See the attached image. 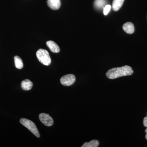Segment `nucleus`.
I'll list each match as a JSON object with an SVG mask.
<instances>
[{"label": "nucleus", "instance_id": "nucleus-1", "mask_svg": "<svg viewBox=\"0 0 147 147\" xmlns=\"http://www.w3.org/2000/svg\"><path fill=\"white\" fill-rule=\"evenodd\" d=\"M133 73L132 68L129 66L125 65L109 69L106 73V76L108 79H114L122 76H130Z\"/></svg>", "mask_w": 147, "mask_h": 147}, {"label": "nucleus", "instance_id": "nucleus-2", "mask_svg": "<svg viewBox=\"0 0 147 147\" xmlns=\"http://www.w3.org/2000/svg\"><path fill=\"white\" fill-rule=\"evenodd\" d=\"M36 55L39 61L44 65H49L51 63V58L47 50L40 49L37 51Z\"/></svg>", "mask_w": 147, "mask_h": 147}, {"label": "nucleus", "instance_id": "nucleus-3", "mask_svg": "<svg viewBox=\"0 0 147 147\" xmlns=\"http://www.w3.org/2000/svg\"><path fill=\"white\" fill-rule=\"evenodd\" d=\"M20 122L21 124L31 131L35 136L38 138L40 137L39 131L37 128L36 125L32 121L28 119L22 118L20 119Z\"/></svg>", "mask_w": 147, "mask_h": 147}, {"label": "nucleus", "instance_id": "nucleus-4", "mask_svg": "<svg viewBox=\"0 0 147 147\" xmlns=\"http://www.w3.org/2000/svg\"><path fill=\"white\" fill-rule=\"evenodd\" d=\"M76 81V78L74 75L72 74H67L62 76L60 79L62 85L65 86H69L74 84Z\"/></svg>", "mask_w": 147, "mask_h": 147}, {"label": "nucleus", "instance_id": "nucleus-5", "mask_svg": "<svg viewBox=\"0 0 147 147\" xmlns=\"http://www.w3.org/2000/svg\"><path fill=\"white\" fill-rule=\"evenodd\" d=\"M40 120L45 126H51L54 123V121L52 117L49 116V114L41 113L39 115Z\"/></svg>", "mask_w": 147, "mask_h": 147}, {"label": "nucleus", "instance_id": "nucleus-6", "mask_svg": "<svg viewBox=\"0 0 147 147\" xmlns=\"http://www.w3.org/2000/svg\"><path fill=\"white\" fill-rule=\"evenodd\" d=\"M47 5L53 10H57L60 7V0H47Z\"/></svg>", "mask_w": 147, "mask_h": 147}, {"label": "nucleus", "instance_id": "nucleus-7", "mask_svg": "<svg viewBox=\"0 0 147 147\" xmlns=\"http://www.w3.org/2000/svg\"><path fill=\"white\" fill-rule=\"evenodd\" d=\"M46 45L52 53H57L60 52L59 47L54 41L52 40L47 41L46 42Z\"/></svg>", "mask_w": 147, "mask_h": 147}, {"label": "nucleus", "instance_id": "nucleus-8", "mask_svg": "<svg viewBox=\"0 0 147 147\" xmlns=\"http://www.w3.org/2000/svg\"><path fill=\"white\" fill-rule=\"evenodd\" d=\"M123 29L125 32L129 34H133L134 32V25L130 22H127L124 24L123 26Z\"/></svg>", "mask_w": 147, "mask_h": 147}, {"label": "nucleus", "instance_id": "nucleus-9", "mask_svg": "<svg viewBox=\"0 0 147 147\" xmlns=\"http://www.w3.org/2000/svg\"><path fill=\"white\" fill-rule=\"evenodd\" d=\"M32 86V82L29 79H25L21 82V88L24 90H29L31 89Z\"/></svg>", "mask_w": 147, "mask_h": 147}, {"label": "nucleus", "instance_id": "nucleus-10", "mask_svg": "<svg viewBox=\"0 0 147 147\" xmlns=\"http://www.w3.org/2000/svg\"><path fill=\"white\" fill-rule=\"evenodd\" d=\"M124 0H113V9L115 11H117L121 7Z\"/></svg>", "mask_w": 147, "mask_h": 147}, {"label": "nucleus", "instance_id": "nucleus-11", "mask_svg": "<svg viewBox=\"0 0 147 147\" xmlns=\"http://www.w3.org/2000/svg\"><path fill=\"white\" fill-rule=\"evenodd\" d=\"M15 65L16 68L18 69H21L24 67L23 61L21 58L18 56H16L14 57Z\"/></svg>", "mask_w": 147, "mask_h": 147}, {"label": "nucleus", "instance_id": "nucleus-12", "mask_svg": "<svg viewBox=\"0 0 147 147\" xmlns=\"http://www.w3.org/2000/svg\"><path fill=\"white\" fill-rule=\"evenodd\" d=\"M99 143L97 140H93L89 142H86L82 147H97L99 146Z\"/></svg>", "mask_w": 147, "mask_h": 147}, {"label": "nucleus", "instance_id": "nucleus-13", "mask_svg": "<svg viewBox=\"0 0 147 147\" xmlns=\"http://www.w3.org/2000/svg\"><path fill=\"white\" fill-rule=\"evenodd\" d=\"M105 0H95L94 1V6L96 8H101L105 6Z\"/></svg>", "mask_w": 147, "mask_h": 147}, {"label": "nucleus", "instance_id": "nucleus-14", "mask_svg": "<svg viewBox=\"0 0 147 147\" xmlns=\"http://www.w3.org/2000/svg\"><path fill=\"white\" fill-rule=\"evenodd\" d=\"M111 6L110 5H107L103 8V13L105 15H107L111 9Z\"/></svg>", "mask_w": 147, "mask_h": 147}, {"label": "nucleus", "instance_id": "nucleus-15", "mask_svg": "<svg viewBox=\"0 0 147 147\" xmlns=\"http://www.w3.org/2000/svg\"><path fill=\"white\" fill-rule=\"evenodd\" d=\"M143 123H144V126L146 127H147V117H145L144 118Z\"/></svg>", "mask_w": 147, "mask_h": 147}, {"label": "nucleus", "instance_id": "nucleus-16", "mask_svg": "<svg viewBox=\"0 0 147 147\" xmlns=\"http://www.w3.org/2000/svg\"><path fill=\"white\" fill-rule=\"evenodd\" d=\"M145 132H146V140H147V128L146 129V130H145Z\"/></svg>", "mask_w": 147, "mask_h": 147}]
</instances>
